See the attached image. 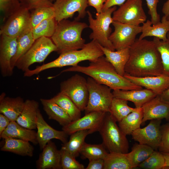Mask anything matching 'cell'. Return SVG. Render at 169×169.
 I'll return each mask as SVG.
<instances>
[{
  "mask_svg": "<svg viewBox=\"0 0 169 169\" xmlns=\"http://www.w3.org/2000/svg\"><path fill=\"white\" fill-rule=\"evenodd\" d=\"M99 45L106 59L119 74L124 76L125 73V67L129 56V48L113 51Z\"/></svg>",
  "mask_w": 169,
  "mask_h": 169,
  "instance_id": "26",
  "label": "cell"
},
{
  "mask_svg": "<svg viewBox=\"0 0 169 169\" xmlns=\"http://www.w3.org/2000/svg\"><path fill=\"white\" fill-rule=\"evenodd\" d=\"M143 116L142 108H136L118 122L119 126L125 135H131L133 131L140 127Z\"/></svg>",
  "mask_w": 169,
  "mask_h": 169,
  "instance_id": "29",
  "label": "cell"
},
{
  "mask_svg": "<svg viewBox=\"0 0 169 169\" xmlns=\"http://www.w3.org/2000/svg\"><path fill=\"white\" fill-rule=\"evenodd\" d=\"M87 81L89 96L84 110L86 113L93 111L110 112L114 98L112 89L90 77L87 78Z\"/></svg>",
  "mask_w": 169,
  "mask_h": 169,
  "instance_id": "7",
  "label": "cell"
},
{
  "mask_svg": "<svg viewBox=\"0 0 169 169\" xmlns=\"http://www.w3.org/2000/svg\"><path fill=\"white\" fill-rule=\"evenodd\" d=\"M152 147L144 144H135L130 152L125 154L132 168L138 166L154 151Z\"/></svg>",
  "mask_w": 169,
  "mask_h": 169,
  "instance_id": "31",
  "label": "cell"
},
{
  "mask_svg": "<svg viewBox=\"0 0 169 169\" xmlns=\"http://www.w3.org/2000/svg\"><path fill=\"white\" fill-rule=\"evenodd\" d=\"M31 30H28L17 38V49L16 54L11 61L13 69L17 61L29 50L35 42Z\"/></svg>",
  "mask_w": 169,
  "mask_h": 169,
  "instance_id": "33",
  "label": "cell"
},
{
  "mask_svg": "<svg viewBox=\"0 0 169 169\" xmlns=\"http://www.w3.org/2000/svg\"><path fill=\"white\" fill-rule=\"evenodd\" d=\"M114 30L109 39L115 50L129 48L135 42L136 36L141 32V26L114 21Z\"/></svg>",
  "mask_w": 169,
  "mask_h": 169,
  "instance_id": "12",
  "label": "cell"
},
{
  "mask_svg": "<svg viewBox=\"0 0 169 169\" xmlns=\"http://www.w3.org/2000/svg\"><path fill=\"white\" fill-rule=\"evenodd\" d=\"M50 1H51V2H52L53 1H55L57 0H49Z\"/></svg>",
  "mask_w": 169,
  "mask_h": 169,
  "instance_id": "54",
  "label": "cell"
},
{
  "mask_svg": "<svg viewBox=\"0 0 169 169\" xmlns=\"http://www.w3.org/2000/svg\"><path fill=\"white\" fill-rule=\"evenodd\" d=\"M32 10L30 16L31 29L44 20L55 18V12L53 6L40 7Z\"/></svg>",
  "mask_w": 169,
  "mask_h": 169,
  "instance_id": "38",
  "label": "cell"
},
{
  "mask_svg": "<svg viewBox=\"0 0 169 169\" xmlns=\"http://www.w3.org/2000/svg\"><path fill=\"white\" fill-rule=\"evenodd\" d=\"M61 165L63 169H84V166L75 159V157L66 150L60 149Z\"/></svg>",
  "mask_w": 169,
  "mask_h": 169,
  "instance_id": "41",
  "label": "cell"
},
{
  "mask_svg": "<svg viewBox=\"0 0 169 169\" xmlns=\"http://www.w3.org/2000/svg\"><path fill=\"white\" fill-rule=\"evenodd\" d=\"M161 138L158 147L161 153H169V123L161 126Z\"/></svg>",
  "mask_w": 169,
  "mask_h": 169,
  "instance_id": "43",
  "label": "cell"
},
{
  "mask_svg": "<svg viewBox=\"0 0 169 169\" xmlns=\"http://www.w3.org/2000/svg\"><path fill=\"white\" fill-rule=\"evenodd\" d=\"M116 9V6H114L100 13H96L95 19L93 18L90 11H87L89 27L92 31L90 35V39L95 40L102 46L113 51L115 49L109 37L112 32L110 25L114 21L112 14Z\"/></svg>",
  "mask_w": 169,
  "mask_h": 169,
  "instance_id": "5",
  "label": "cell"
},
{
  "mask_svg": "<svg viewBox=\"0 0 169 169\" xmlns=\"http://www.w3.org/2000/svg\"><path fill=\"white\" fill-rule=\"evenodd\" d=\"M114 97L133 103L135 108H139L157 95L149 90L141 89L130 90H116L112 92Z\"/></svg>",
  "mask_w": 169,
  "mask_h": 169,
  "instance_id": "21",
  "label": "cell"
},
{
  "mask_svg": "<svg viewBox=\"0 0 169 169\" xmlns=\"http://www.w3.org/2000/svg\"><path fill=\"white\" fill-rule=\"evenodd\" d=\"M162 11L164 15L169 16V0H167L163 5Z\"/></svg>",
  "mask_w": 169,
  "mask_h": 169,
  "instance_id": "50",
  "label": "cell"
},
{
  "mask_svg": "<svg viewBox=\"0 0 169 169\" xmlns=\"http://www.w3.org/2000/svg\"><path fill=\"white\" fill-rule=\"evenodd\" d=\"M4 139V143L1 148V151L22 156L32 157L33 156L34 148L29 141L10 138Z\"/></svg>",
  "mask_w": 169,
  "mask_h": 169,
  "instance_id": "28",
  "label": "cell"
},
{
  "mask_svg": "<svg viewBox=\"0 0 169 169\" xmlns=\"http://www.w3.org/2000/svg\"><path fill=\"white\" fill-rule=\"evenodd\" d=\"M114 21L133 25H140L146 21L147 17L142 0H127L113 13Z\"/></svg>",
  "mask_w": 169,
  "mask_h": 169,
  "instance_id": "10",
  "label": "cell"
},
{
  "mask_svg": "<svg viewBox=\"0 0 169 169\" xmlns=\"http://www.w3.org/2000/svg\"><path fill=\"white\" fill-rule=\"evenodd\" d=\"M60 91L68 96L81 111L85 110L89 94L87 79L84 77L76 74L62 82Z\"/></svg>",
  "mask_w": 169,
  "mask_h": 169,
  "instance_id": "9",
  "label": "cell"
},
{
  "mask_svg": "<svg viewBox=\"0 0 169 169\" xmlns=\"http://www.w3.org/2000/svg\"><path fill=\"white\" fill-rule=\"evenodd\" d=\"M106 113L96 111L88 112L83 117L63 126L62 130L68 135L82 130H89L92 133L99 131Z\"/></svg>",
  "mask_w": 169,
  "mask_h": 169,
  "instance_id": "15",
  "label": "cell"
},
{
  "mask_svg": "<svg viewBox=\"0 0 169 169\" xmlns=\"http://www.w3.org/2000/svg\"><path fill=\"white\" fill-rule=\"evenodd\" d=\"M116 122L109 112L106 113L99 131L103 145L110 152L126 154L128 152V141Z\"/></svg>",
  "mask_w": 169,
  "mask_h": 169,
  "instance_id": "6",
  "label": "cell"
},
{
  "mask_svg": "<svg viewBox=\"0 0 169 169\" xmlns=\"http://www.w3.org/2000/svg\"><path fill=\"white\" fill-rule=\"evenodd\" d=\"M149 9V14L151 17L152 24L160 22V16L157 13V7L158 0H146Z\"/></svg>",
  "mask_w": 169,
  "mask_h": 169,
  "instance_id": "45",
  "label": "cell"
},
{
  "mask_svg": "<svg viewBox=\"0 0 169 169\" xmlns=\"http://www.w3.org/2000/svg\"><path fill=\"white\" fill-rule=\"evenodd\" d=\"M127 0H107L104 4L103 11L111 7L116 5L120 6L123 4Z\"/></svg>",
  "mask_w": 169,
  "mask_h": 169,
  "instance_id": "48",
  "label": "cell"
},
{
  "mask_svg": "<svg viewBox=\"0 0 169 169\" xmlns=\"http://www.w3.org/2000/svg\"><path fill=\"white\" fill-rule=\"evenodd\" d=\"M21 6L29 10L42 7L52 6L53 3L49 0H18Z\"/></svg>",
  "mask_w": 169,
  "mask_h": 169,
  "instance_id": "44",
  "label": "cell"
},
{
  "mask_svg": "<svg viewBox=\"0 0 169 169\" xmlns=\"http://www.w3.org/2000/svg\"><path fill=\"white\" fill-rule=\"evenodd\" d=\"M39 106L38 103L34 100H26L23 109L17 119L16 122L27 129H36L37 114L39 110Z\"/></svg>",
  "mask_w": 169,
  "mask_h": 169,
  "instance_id": "25",
  "label": "cell"
},
{
  "mask_svg": "<svg viewBox=\"0 0 169 169\" xmlns=\"http://www.w3.org/2000/svg\"><path fill=\"white\" fill-rule=\"evenodd\" d=\"M91 133L89 130H80L73 133L70 135L69 141L62 145L61 149L66 151L75 157H77L80 154L85 137Z\"/></svg>",
  "mask_w": 169,
  "mask_h": 169,
  "instance_id": "30",
  "label": "cell"
},
{
  "mask_svg": "<svg viewBox=\"0 0 169 169\" xmlns=\"http://www.w3.org/2000/svg\"><path fill=\"white\" fill-rule=\"evenodd\" d=\"M136 109V108L129 106L128 101L114 97L110 105L109 113L116 122H119Z\"/></svg>",
  "mask_w": 169,
  "mask_h": 169,
  "instance_id": "35",
  "label": "cell"
},
{
  "mask_svg": "<svg viewBox=\"0 0 169 169\" xmlns=\"http://www.w3.org/2000/svg\"><path fill=\"white\" fill-rule=\"evenodd\" d=\"M57 51L51 39L41 37L35 40L29 50L17 61L15 67L24 72L33 64L44 62L51 53Z\"/></svg>",
  "mask_w": 169,
  "mask_h": 169,
  "instance_id": "8",
  "label": "cell"
},
{
  "mask_svg": "<svg viewBox=\"0 0 169 169\" xmlns=\"http://www.w3.org/2000/svg\"><path fill=\"white\" fill-rule=\"evenodd\" d=\"M0 138H13L26 141L34 144L38 143L37 132L33 130L25 128L16 121H10L8 126L0 135Z\"/></svg>",
  "mask_w": 169,
  "mask_h": 169,
  "instance_id": "24",
  "label": "cell"
},
{
  "mask_svg": "<svg viewBox=\"0 0 169 169\" xmlns=\"http://www.w3.org/2000/svg\"><path fill=\"white\" fill-rule=\"evenodd\" d=\"M143 113L142 123L153 119H165L169 122V103L157 95L142 107Z\"/></svg>",
  "mask_w": 169,
  "mask_h": 169,
  "instance_id": "18",
  "label": "cell"
},
{
  "mask_svg": "<svg viewBox=\"0 0 169 169\" xmlns=\"http://www.w3.org/2000/svg\"><path fill=\"white\" fill-rule=\"evenodd\" d=\"M10 120L3 114H0V135L6 129L10 122Z\"/></svg>",
  "mask_w": 169,
  "mask_h": 169,
  "instance_id": "49",
  "label": "cell"
},
{
  "mask_svg": "<svg viewBox=\"0 0 169 169\" xmlns=\"http://www.w3.org/2000/svg\"><path fill=\"white\" fill-rule=\"evenodd\" d=\"M129 49L125 73L137 77L164 75L160 54L153 40L136 39Z\"/></svg>",
  "mask_w": 169,
  "mask_h": 169,
  "instance_id": "1",
  "label": "cell"
},
{
  "mask_svg": "<svg viewBox=\"0 0 169 169\" xmlns=\"http://www.w3.org/2000/svg\"><path fill=\"white\" fill-rule=\"evenodd\" d=\"M89 163L86 169H104V159H98L89 161Z\"/></svg>",
  "mask_w": 169,
  "mask_h": 169,
  "instance_id": "46",
  "label": "cell"
},
{
  "mask_svg": "<svg viewBox=\"0 0 169 169\" xmlns=\"http://www.w3.org/2000/svg\"><path fill=\"white\" fill-rule=\"evenodd\" d=\"M60 150L57 148L55 143L51 140L47 143L39 155L36 162L38 169H60L61 165Z\"/></svg>",
  "mask_w": 169,
  "mask_h": 169,
  "instance_id": "20",
  "label": "cell"
},
{
  "mask_svg": "<svg viewBox=\"0 0 169 169\" xmlns=\"http://www.w3.org/2000/svg\"><path fill=\"white\" fill-rule=\"evenodd\" d=\"M40 101L49 119L56 121L63 126L72 121L67 112L51 99L41 98Z\"/></svg>",
  "mask_w": 169,
  "mask_h": 169,
  "instance_id": "27",
  "label": "cell"
},
{
  "mask_svg": "<svg viewBox=\"0 0 169 169\" xmlns=\"http://www.w3.org/2000/svg\"><path fill=\"white\" fill-rule=\"evenodd\" d=\"M141 34L138 39H142L147 37H153L162 40L167 38L169 32V21L167 17L164 15L161 21L152 24L151 21L147 20L142 24Z\"/></svg>",
  "mask_w": 169,
  "mask_h": 169,
  "instance_id": "23",
  "label": "cell"
},
{
  "mask_svg": "<svg viewBox=\"0 0 169 169\" xmlns=\"http://www.w3.org/2000/svg\"><path fill=\"white\" fill-rule=\"evenodd\" d=\"M167 19H168V20L169 21V16L167 17ZM167 36L169 37V32L168 33Z\"/></svg>",
  "mask_w": 169,
  "mask_h": 169,
  "instance_id": "53",
  "label": "cell"
},
{
  "mask_svg": "<svg viewBox=\"0 0 169 169\" xmlns=\"http://www.w3.org/2000/svg\"><path fill=\"white\" fill-rule=\"evenodd\" d=\"M161 119L151 120L145 127H140L133 131L131 134L132 138L139 144L148 146L157 150L161 138Z\"/></svg>",
  "mask_w": 169,
  "mask_h": 169,
  "instance_id": "14",
  "label": "cell"
},
{
  "mask_svg": "<svg viewBox=\"0 0 169 169\" xmlns=\"http://www.w3.org/2000/svg\"><path fill=\"white\" fill-rule=\"evenodd\" d=\"M88 6V0H57L53 7L55 19L58 22L72 17L76 12L78 15L75 19L79 21L84 18L87 13L86 9Z\"/></svg>",
  "mask_w": 169,
  "mask_h": 169,
  "instance_id": "13",
  "label": "cell"
},
{
  "mask_svg": "<svg viewBox=\"0 0 169 169\" xmlns=\"http://www.w3.org/2000/svg\"><path fill=\"white\" fill-rule=\"evenodd\" d=\"M88 27L84 22L75 19L71 21L63 19L57 22L51 39L56 46L59 54L82 49L85 40L81 36L83 30Z\"/></svg>",
  "mask_w": 169,
  "mask_h": 169,
  "instance_id": "3",
  "label": "cell"
},
{
  "mask_svg": "<svg viewBox=\"0 0 169 169\" xmlns=\"http://www.w3.org/2000/svg\"><path fill=\"white\" fill-rule=\"evenodd\" d=\"M36 126L37 140L41 150H43L48 142L52 139H58L63 143L67 141L68 135L63 131L56 130L48 125L44 119L39 110L37 114Z\"/></svg>",
  "mask_w": 169,
  "mask_h": 169,
  "instance_id": "17",
  "label": "cell"
},
{
  "mask_svg": "<svg viewBox=\"0 0 169 169\" xmlns=\"http://www.w3.org/2000/svg\"><path fill=\"white\" fill-rule=\"evenodd\" d=\"M21 6L18 0H0V9L6 17L10 16Z\"/></svg>",
  "mask_w": 169,
  "mask_h": 169,
  "instance_id": "42",
  "label": "cell"
},
{
  "mask_svg": "<svg viewBox=\"0 0 169 169\" xmlns=\"http://www.w3.org/2000/svg\"><path fill=\"white\" fill-rule=\"evenodd\" d=\"M162 153L165 160V169L169 168V153Z\"/></svg>",
  "mask_w": 169,
  "mask_h": 169,
  "instance_id": "52",
  "label": "cell"
},
{
  "mask_svg": "<svg viewBox=\"0 0 169 169\" xmlns=\"http://www.w3.org/2000/svg\"><path fill=\"white\" fill-rule=\"evenodd\" d=\"M51 99L67 112L72 121L81 117V111L67 95L60 92Z\"/></svg>",
  "mask_w": 169,
  "mask_h": 169,
  "instance_id": "32",
  "label": "cell"
},
{
  "mask_svg": "<svg viewBox=\"0 0 169 169\" xmlns=\"http://www.w3.org/2000/svg\"><path fill=\"white\" fill-rule=\"evenodd\" d=\"M107 0H88L89 6L93 7L96 11V13H100L103 12L104 3Z\"/></svg>",
  "mask_w": 169,
  "mask_h": 169,
  "instance_id": "47",
  "label": "cell"
},
{
  "mask_svg": "<svg viewBox=\"0 0 169 169\" xmlns=\"http://www.w3.org/2000/svg\"><path fill=\"white\" fill-rule=\"evenodd\" d=\"M89 66H71L60 73L68 72L81 73L89 76L98 82L107 86L113 90H130L142 89L124 76L119 74L112 64L104 55L90 61Z\"/></svg>",
  "mask_w": 169,
  "mask_h": 169,
  "instance_id": "2",
  "label": "cell"
},
{
  "mask_svg": "<svg viewBox=\"0 0 169 169\" xmlns=\"http://www.w3.org/2000/svg\"><path fill=\"white\" fill-rule=\"evenodd\" d=\"M155 44L161 56L163 68L164 75L169 76V37L165 40L154 37Z\"/></svg>",
  "mask_w": 169,
  "mask_h": 169,
  "instance_id": "39",
  "label": "cell"
},
{
  "mask_svg": "<svg viewBox=\"0 0 169 169\" xmlns=\"http://www.w3.org/2000/svg\"><path fill=\"white\" fill-rule=\"evenodd\" d=\"M104 55L99 44L95 40H92L85 44L82 49L63 53L55 59L36 67L35 69L31 70L30 72L32 75H33L51 68L73 66L77 65L82 61L88 60L91 61Z\"/></svg>",
  "mask_w": 169,
  "mask_h": 169,
  "instance_id": "4",
  "label": "cell"
},
{
  "mask_svg": "<svg viewBox=\"0 0 169 169\" xmlns=\"http://www.w3.org/2000/svg\"><path fill=\"white\" fill-rule=\"evenodd\" d=\"M158 95L163 100L169 103V87Z\"/></svg>",
  "mask_w": 169,
  "mask_h": 169,
  "instance_id": "51",
  "label": "cell"
},
{
  "mask_svg": "<svg viewBox=\"0 0 169 169\" xmlns=\"http://www.w3.org/2000/svg\"><path fill=\"white\" fill-rule=\"evenodd\" d=\"M29 10L21 6L7 18L1 27L0 34H4L18 38L26 31L31 30Z\"/></svg>",
  "mask_w": 169,
  "mask_h": 169,
  "instance_id": "11",
  "label": "cell"
},
{
  "mask_svg": "<svg viewBox=\"0 0 169 169\" xmlns=\"http://www.w3.org/2000/svg\"><path fill=\"white\" fill-rule=\"evenodd\" d=\"M165 160L162 153L154 150L151 155L139 165L138 167L144 169H165Z\"/></svg>",
  "mask_w": 169,
  "mask_h": 169,
  "instance_id": "40",
  "label": "cell"
},
{
  "mask_svg": "<svg viewBox=\"0 0 169 169\" xmlns=\"http://www.w3.org/2000/svg\"><path fill=\"white\" fill-rule=\"evenodd\" d=\"M57 22L55 18L44 20L31 29L35 40L41 37L51 38L54 34Z\"/></svg>",
  "mask_w": 169,
  "mask_h": 169,
  "instance_id": "36",
  "label": "cell"
},
{
  "mask_svg": "<svg viewBox=\"0 0 169 169\" xmlns=\"http://www.w3.org/2000/svg\"><path fill=\"white\" fill-rule=\"evenodd\" d=\"M104 159V169L132 168L125 154L116 152H109Z\"/></svg>",
  "mask_w": 169,
  "mask_h": 169,
  "instance_id": "34",
  "label": "cell"
},
{
  "mask_svg": "<svg viewBox=\"0 0 169 169\" xmlns=\"http://www.w3.org/2000/svg\"><path fill=\"white\" fill-rule=\"evenodd\" d=\"M25 101L20 97H6L5 93L0 96V113L6 116L11 121H16L22 113Z\"/></svg>",
  "mask_w": 169,
  "mask_h": 169,
  "instance_id": "22",
  "label": "cell"
},
{
  "mask_svg": "<svg viewBox=\"0 0 169 169\" xmlns=\"http://www.w3.org/2000/svg\"><path fill=\"white\" fill-rule=\"evenodd\" d=\"M17 49V38L0 34V69L4 77L11 76L13 74V69L11 66V61Z\"/></svg>",
  "mask_w": 169,
  "mask_h": 169,
  "instance_id": "16",
  "label": "cell"
},
{
  "mask_svg": "<svg viewBox=\"0 0 169 169\" xmlns=\"http://www.w3.org/2000/svg\"><path fill=\"white\" fill-rule=\"evenodd\" d=\"M105 148L103 144H91L85 142L80 153L89 161L98 159H104L108 153Z\"/></svg>",
  "mask_w": 169,
  "mask_h": 169,
  "instance_id": "37",
  "label": "cell"
},
{
  "mask_svg": "<svg viewBox=\"0 0 169 169\" xmlns=\"http://www.w3.org/2000/svg\"><path fill=\"white\" fill-rule=\"evenodd\" d=\"M124 76L136 85L144 87L160 95L169 87V76H133L125 73Z\"/></svg>",
  "mask_w": 169,
  "mask_h": 169,
  "instance_id": "19",
  "label": "cell"
}]
</instances>
